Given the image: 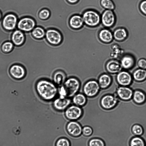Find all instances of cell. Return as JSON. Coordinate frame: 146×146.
<instances>
[{
  "instance_id": "obj_18",
  "label": "cell",
  "mask_w": 146,
  "mask_h": 146,
  "mask_svg": "<svg viewBox=\"0 0 146 146\" xmlns=\"http://www.w3.org/2000/svg\"><path fill=\"white\" fill-rule=\"evenodd\" d=\"M69 24L71 28L74 29H78L81 28L84 25L82 15L75 14L70 18Z\"/></svg>"
},
{
  "instance_id": "obj_25",
  "label": "cell",
  "mask_w": 146,
  "mask_h": 146,
  "mask_svg": "<svg viewBox=\"0 0 146 146\" xmlns=\"http://www.w3.org/2000/svg\"><path fill=\"white\" fill-rule=\"evenodd\" d=\"M111 79L108 74H104L101 75L98 79V84L101 88L105 89L108 87L111 84Z\"/></svg>"
},
{
  "instance_id": "obj_39",
  "label": "cell",
  "mask_w": 146,
  "mask_h": 146,
  "mask_svg": "<svg viewBox=\"0 0 146 146\" xmlns=\"http://www.w3.org/2000/svg\"><path fill=\"white\" fill-rule=\"evenodd\" d=\"M1 17H2L1 13V12L0 11V20L1 19Z\"/></svg>"
},
{
  "instance_id": "obj_9",
  "label": "cell",
  "mask_w": 146,
  "mask_h": 146,
  "mask_svg": "<svg viewBox=\"0 0 146 146\" xmlns=\"http://www.w3.org/2000/svg\"><path fill=\"white\" fill-rule=\"evenodd\" d=\"M83 114L81 107L72 105L69 106L65 110V115L66 118L71 120H75L80 118Z\"/></svg>"
},
{
  "instance_id": "obj_36",
  "label": "cell",
  "mask_w": 146,
  "mask_h": 146,
  "mask_svg": "<svg viewBox=\"0 0 146 146\" xmlns=\"http://www.w3.org/2000/svg\"><path fill=\"white\" fill-rule=\"evenodd\" d=\"M139 9L141 13L146 16V0H143L139 5Z\"/></svg>"
},
{
  "instance_id": "obj_33",
  "label": "cell",
  "mask_w": 146,
  "mask_h": 146,
  "mask_svg": "<svg viewBox=\"0 0 146 146\" xmlns=\"http://www.w3.org/2000/svg\"><path fill=\"white\" fill-rule=\"evenodd\" d=\"M89 146H105L104 141L100 139L94 138L91 139L88 143Z\"/></svg>"
},
{
  "instance_id": "obj_3",
  "label": "cell",
  "mask_w": 146,
  "mask_h": 146,
  "mask_svg": "<svg viewBox=\"0 0 146 146\" xmlns=\"http://www.w3.org/2000/svg\"><path fill=\"white\" fill-rule=\"evenodd\" d=\"M82 16L84 24L89 27H96L101 22V16L98 12L93 9L85 11Z\"/></svg>"
},
{
  "instance_id": "obj_2",
  "label": "cell",
  "mask_w": 146,
  "mask_h": 146,
  "mask_svg": "<svg viewBox=\"0 0 146 146\" xmlns=\"http://www.w3.org/2000/svg\"><path fill=\"white\" fill-rule=\"evenodd\" d=\"M80 86L79 80L74 77L66 79L63 84L60 86L67 98L73 97L77 93Z\"/></svg>"
},
{
  "instance_id": "obj_16",
  "label": "cell",
  "mask_w": 146,
  "mask_h": 146,
  "mask_svg": "<svg viewBox=\"0 0 146 146\" xmlns=\"http://www.w3.org/2000/svg\"><path fill=\"white\" fill-rule=\"evenodd\" d=\"M11 41L15 45L19 46L25 42V35L23 32L20 30H16L13 33L11 36Z\"/></svg>"
},
{
  "instance_id": "obj_19",
  "label": "cell",
  "mask_w": 146,
  "mask_h": 146,
  "mask_svg": "<svg viewBox=\"0 0 146 146\" xmlns=\"http://www.w3.org/2000/svg\"><path fill=\"white\" fill-rule=\"evenodd\" d=\"M121 67L120 63L115 60L109 61L106 65V68L107 71L109 72L112 74L120 72Z\"/></svg>"
},
{
  "instance_id": "obj_4",
  "label": "cell",
  "mask_w": 146,
  "mask_h": 146,
  "mask_svg": "<svg viewBox=\"0 0 146 146\" xmlns=\"http://www.w3.org/2000/svg\"><path fill=\"white\" fill-rule=\"evenodd\" d=\"M45 37L48 43L53 45H59L63 39L60 32L54 28H49L46 30Z\"/></svg>"
},
{
  "instance_id": "obj_23",
  "label": "cell",
  "mask_w": 146,
  "mask_h": 146,
  "mask_svg": "<svg viewBox=\"0 0 146 146\" xmlns=\"http://www.w3.org/2000/svg\"><path fill=\"white\" fill-rule=\"evenodd\" d=\"M86 101V96L84 94L77 93L72 97V102L74 104L80 107L84 106Z\"/></svg>"
},
{
  "instance_id": "obj_13",
  "label": "cell",
  "mask_w": 146,
  "mask_h": 146,
  "mask_svg": "<svg viewBox=\"0 0 146 146\" xmlns=\"http://www.w3.org/2000/svg\"><path fill=\"white\" fill-rule=\"evenodd\" d=\"M116 97L111 95H107L102 97L100 103L104 109L109 110L113 108L117 103Z\"/></svg>"
},
{
  "instance_id": "obj_15",
  "label": "cell",
  "mask_w": 146,
  "mask_h": 146,
  "mask_svg": "<svg viewBox=\"0 0 146 146\" xmlns=\"http://www.w3.org/2000/svg\"><path fill=\"white\" fill-rule=\"evenodd\" d=\"M98 36L99 40L105 44L110 43L114 39L113 33L107 28L101 29L99 31Z\"/></svg>"
},
{
  "instance_id": "obj_24",
  "label": "cell",
  "mask_w": 146,
  "mask_h": 146,
  "mask_svg": "<svg viewBox=\"0 0 146 146\" xmlns=\"http://www.w3.org/2000/svg\"><path fill=\"white\" fill-rule=\"evenodd\" d=\"M133 96V100L138 104H142L146 101V94L143 90H136Z\"/></svg>"
},
{
  "instance_id": "obj_17",
  "label": "cell",
  "mask_w": 146,
  "mask_h": 146,
  "mask_svg": "<svg viewBox=\"0 0 146 146\" xmlns=\"http://www.w3.org/2000/svg\"><path fill=\"white\" fill-rule=\"evenodd\" d=\"M117 94L121 100H128L131 98L133 93L132 90L130 88L125 86H121L117 89Z\"/></svg>"
},
{
  "instance_id": "obj_22",
  "label": "cell",
  "mask_w": 146,
  "mask_h": 146,
  "mask_svg": "<svg viewBox=\"0 0 146 146\" xmlns=\"http://www.w3.org/2000/svg\"><path fill=\"white\" fill-rule=\"evenodd\" d=\"M135 60L133 56L127 54L122 57L120 63L122 68L125 69H129L133 66Z\"/></svg>"
},
{
  "instance_id": "obj_27",
  "label": "cell",
  "mask_w": 146,
  "mask_h": 146,
  "mask_svg": "<svg viewBox=\"0 0 146 146\" xmlns=\"http://www.w3.org/2000/svg\"><path fill=\"white\" fill-rule=\"evenodd\" d=\"M133 77L136 81L142 82L146 79V70L139 68L133 72Z\"/></svg>"
},
{
  "instance_id": "obj_31",
  "label": "cell",
  "mask_w": 146,
  "mask_h": 146,
  "mask_svg": "<svg viewBox=\"0 0 146 146\" xmlns=\"http://www.w3.org/2000/svg\"><path fill=\"white\" fill-rule=\"evenodd\" d=\"M133 134L136 136H142L144 133L143 128L141 125L135 124L133 125L131 128Z\"/></svg>"
},
{
  "instance_id": "obj_8",
  "label": "cell",
  "mask_w": 146,
  "mask_h": 146,
  "mask_svg": "<svg viewBox=\"0 0 146 146\" xmlns=\"http://www.w3.org/2000/svg\"><path fill=\"white\" fill-rule=\"evenodd\" d=\"M17 18L16 15L12 13L8 14L5 15L3 19V27L7 31H13L17 25Z\"/></svg>"
},
{
  "instance_id": "obj_30",
  "label": "cell",
  "mask_w": 146,
  "mask_h": 146,
  "mask_svg": "<svg viewBox=\"0 0 146 146\" xmlns=\"http://www.w3.org/2000/svg\"><path fill=\"white\" fill-rule=\"evenodd\" d=\"M13 47L14 44L12 42L6 41L2 44L1 46V50L4 53H9L12 51Z\"/></svg>"
},
{
  "instance_id": "obj_12",
  "label": "cell",
  "mask_w": 146,
  "mask_h": 146,
  "mask_svg": "<svg viewBox=\"0 0 146 146\" xmlns=\"http://www.w3.org/2000/svg\"><path fill=\"white\" fill-rule=\"evenodd\" d=\"M66 130L71 136L77 137L79 136L82 132V127L80 124L75 121H71L67 125Z\"/></svg>"
},
{
  "instance_id": "obj_35",
  "label": "cell",
  "mask_w": 146,
  "mask_h": 146,
  "mask_svg": "<svg viewBox=\"0 0 146 146\" xmlns=\"http://www.w3.org/2000/svg\"><path fill=\"white\" fill-rule=\"evenodd\" d=\"M82 132L84 136L89 137L92 135L93 133V130L91 127L89 126H86L83 128Z\"/></svg>"
},
{
  "instance_id": "obj_10",
  "label": "cell",
  "mask_w": 146,
  "mask_h": 146,
  "mask_svg": "<svg viewBox=\"0 0 146 146\" xmlns=\"http://www.w3.org/2000/svg\"><path fill=\"white\" fill-rule=\"evenodd\" d=\"M9 72L13 78L17 80L23 79L26 74V70L25 67L19 64L12 65L9 68Z\"/></svg>"
},
{
  "instance_id": "obj_34",
  "label": "cell",
  "mask_w": 146,
  "mask_h": 146,
  "mask_svg": "<svg viewBox=\"0 0 146 146\" xmlns=\"http://www.w3.org/2000/svg\"><path fill=\"white\" fill-rule=\"evenodd\" d=\"M56 146H70L69 141L66 138H61L56 141Z\"/></svg>"
},
{
  "instance_id": "obj_21",
  "label": "cell",
  "mask_w": 146,
  "mask_h": 146,
  "mask_svg": "<svg viewBox=\"0 0 146 146\" xmlns=\"http://www.w3.org/2000/svg\"><path fill=\"white\" fill-rule=\"evenodd\" d=\"M65 73L61 70L56 71L53 76V82L57 86H60L63 84L66 79Z\"/></svg>"
},
{
  "instance_id": "obj_14",
  "label": "cell",
  "mask_w": 146,
  "mask_h": 146,
  "mask_svg": "<svg viewBox=\"0 0 146 146\" xmlns=\"http://www.w3.org/2000/svg\"><path fill=\"white\" fill-rule=\"evenodd\" d=\"M117 83L122 86H127L131 83L132 78L130 74L125 71L119 72L116 76Z\"/></svg>"
},
{
  "instance_id": "obj_26",
  "label": "cell",
  "mask_w": 146,
  "mask_h": 146,
  "mask_svg": "<svg viewBox=\"0 0 146 146\" xmlns=\"http://www.w3.org/2000/svg\"><path fill=\"white\" fill-rule=\"evenodd\" d=\"M31 33L34 38L40 39L45 37L46 31L41 27L36 26L31 31Z\"/></svg>"
},
{
  "instance_id": "obj_1",
  "label": "cell",
  "mask_w": 146,
  "mask_h": 146,
  "mask_svg": "<svg viewBox=\"0 0 146 146\" xmlns=\"http://www.w3.org/2000/svg\"><path fill=\"white\" fill-rule=\"evenodd\" d=\"M35 89L39 97L47 101L54 99L58 92L56 85L53 82L45 79L38 81L35 84Z\"/></svg>"
},
{
  "instance_id": "obj_37",
  "label": "cell",
  "mask_w": 146,
  "mask_h": 146,
  "mask_svg": "<svg viewBox=\"0 0 146 146\" xmlns=\"http://www.w3.org/2000/svg\"><path fill=\"white\" fill-rule=\"evenodd\" d=\"M137 64L140 68L146 70V59L141 58L138 60Z\"/></svg>"
},
{
  "instance_id": "obj_11",
  "label": "cell",
  "mask_w": 146,
  "mask_h": 146,
  "mask_svg": "<svg viewBox=\"0 0 146 146\" xmlns=\"http://www.w3.org/2000/svg\"><path fill=\"white\" fill-rule=\"evenodd\" d=\"M71 102V100L69 98L59 97L54 100L53 106L56 110L61 111L65 110L70 106Z\"/></svg>"
},
{
  "instance_id": "obj_38",
  "label": "cell",
  "mask_w": 146,
  "mask_h": 146,
  "mask_svg": "<svg viewBox=\"0 0 146 146\" xmlns=\"http://www.w3.org/2000/svg\"><path fill=\"white\" fill-rule=\"evenodd\" d=\"M69 3L71 4H75L78 3L79 0H66Z\"/></svg>"
},
{
  "instance_id": "obj_32",
  "label": "cell",
  "mask_w": 146,
  "mask_h": 146,
  "mask_svg": "<svg viewBox=\"0 0 146 146\" xmlns=\"http://www.w3.org/2000/svg\"><path fill=\"white\" fill-rule=\"evenodd\" d=\"M50 11L46 8H43L38 13V17L43 20L48 19L50 17Z\"/></svg>"
},
{
  "instance_id": "obj_7",
  "label": "cell",
  "mask_w": 146,
  "mask_h": 146,
  "mask_svg": "<svg viewBox=\"0 0 146 146\" xmlns=\"http://www.w3.org/2000/svg\"><path fill=\"white\" fill-rule=\"evenodd\" d=\"M100 86L96 81L90 80L87 82L84 85L83 91L86 96L92 97L96 96L99 91Z\"/></svg>"
},
{
  "instance_id": "obj_28",
  "label": "cell",
  "mask_w": 146,
  "mask_h": 146,
  "mask_svg": "<svg viewBox=\"0 0 146 146\" xmlns=\"http://www.w3.org/2000/svg\"><path fill=\"white\" fill-rule=\"evenodd\" d=\"M129 145L130 146H146V143L142 137L136 136L131 139Z\"/></svg>"
},
{
  "instance_id": "obj_5",
  "label": "cell",
  "mask_w": 146,
  "mask_h": 146,
  "mask_svg": "<svg viewBox=\"0 0 146 146\" xmlns=\"http://www.w3.org/2000/svg\"><path fill=\"white\" fill-rule=\"evenodd\" d=\"M36 26L35 19L29 16L22 18L17 24V27L19 30L26 33L31 32Z\"/></svg>"
},
{
  "instance_id": "obj_6",
  "label": "cell",
  "mask_w": 146,
  "mask_h": 146,
  "mask_svg": "<svg viewBox=\"0 0 146 146\" xmlns=\"http://www.w3.org/2000/svg\"><path fill=\"white\" fill-rule=\"evenodd\" d=\"M116 21V17L113 10H106L101 15V22L106 28L112 27Z\"/></svg>"
},
{
  "instance_id": "obj_29",
  "label": "cell",
  "mask_w": 146,
  "mask_h": 146,
  "mask_svg": "<svg viewBox=\"0 0 146 146\" xmlns=\"http://www.w3.org/2000/svg\"><path fill=\"white\" fill-rule=\"evenodd\" d=\"M100 4L106 10H113L115 8V4L112 0H101Z\"/></svg>"
},
{
  "instance_id": "obj_20",
  "label": "cell",
  "mask_w": 146,
  "mask_h": 146,
  "mask_svg": "<svg viewBox=\"0 0 146 146\" xmlns=\"http://www.w3.org/2000/svg\"><path fill=\"white\" fill-rule=\"evenodd\" d=\"M113 33V38L119 42L124 41L128 36L127 31L123 27H119L116 29Z\"/></svg>"
}]
</instances>
